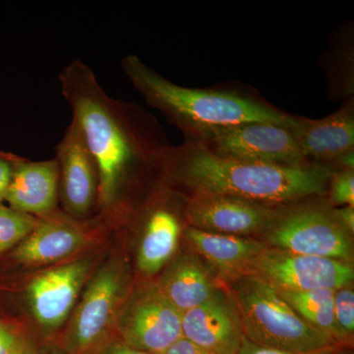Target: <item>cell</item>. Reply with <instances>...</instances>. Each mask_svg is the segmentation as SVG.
<instances>
[{"mask_svg": "<svg viewBox=\"0 0 354 354\" xmlns=\"http://www.w3.org/2000/svg\"><path fill=\"white\" fill-rule=\"evenodd\" d=\"M259 239L272 248L353 264V234L337 220L334 208L323 197L281 205Z\"/></svg>", "mask_w": 354, "mask_h": 354, "instance_id": "ba28073f", "label": "cell"}, {"mask_svg": "<svg viewBox=\"0 0 354 354\" xmlns=\"http://www.w3.org/2000/svg\"><path fill=\"white\" fill-rule=\"evenodd\" d=\"M43 342L31 335L15 354H43Z\"/></svg>", "mask_w": 354, "mask_h": 354, "instance_id": "f546056e", "label": "cell"}, {"mask_svg": "<svg viewBox=\"0 0 354 354\" xmlns=\"http://www.w3.org/2000/svg\"><path fill=\"white\" fill-rule=\"evenodd\" d=\"M31 335L24 324L0 309V354H15Z\"/></svg>", "mask_w": 354, "mask_h": 354, "instance_id": "603a6c76", "label": "cell"}, {"mask_svg": "<svg viewBox=\"0 0 354 354\" xmlns=\"http://www.w3.org/2000/svg\"><path fill=\"white\" fill-rule=\"evenodd\" d=\"M59 82L99 172L97 214L115 220L136 202L147 176L160 178L158 162L169 144L151 113L111 97L82 60L67 64Z\"/></svg>", "mask_w": 354, "mask_h": 354, "instance_id": "6da1fadb", "label": "cell"}, {"mask_svg": "<svg viewBox=\"0 0 354 354\" xmlns=\"http://www.w3.org/2000/svg\"><path fill=\"white\" fill-rule=\"evenodd\" d=\"M335 290L322 288L308 291H277L302 320L329 335L337 344H344L335 325Z\"/></svg>", "mask_w": 354, "mask_h": 354, "instance_id": "ffe728a7", "label": "cell"}, {"mask_svg": "<svg viewBox=\"0 0 354 354\" xmlns=\"http://www.w3.org/2000/svg\"><path fill=\"white\" fill-rule=\"evenodd\" d=\"M39 218L0 203V258L15 248L38 225Z\"/></svg>", "mask_w": 354, "mask_h": 354, "instance_id": "44dd1931", "label": "cell"}, {"mask_svg": "<svg viewBox=\"0 0 354 354\" xmlns=\"http://www.w3.org/2000/svg\"><path fill=\"white\" fill-rule=\"evenodd\" d=\"M59 208L74 220L86 221L99 213V172L82 132L72 120L55 147Z\"/></svg>", "mask_w": 354, "mask_h": 354, "instance_id": "4fadbf2b", "label": "cell"}, {"mask_svg": "<svg viewBox=\"0 0 354 354\" xmlns=\"http://www.w3.org/2000/svg\"><path fill=\"white\" fill-rule=\"evenodd\" d=\"M4 202L14 209L38 218L60 211L55 158L39 162L23 158L14 171Z\"/></svg>", "mask_w": 354, "mask_h": 354, "instance_id": "e0dca14e", "label": "cell"}, {"mask_svg": "<svg viewBox=\"0 0 354 354\" xmlns=\"http://www.w3.org/2000/svg\"><path fill=\"white\" fill-rule=\"evenodd\" d=\"M290 130L307 162L332 165L337 158L354 151L353 100L320 120L297 116Z\"/></svg>", "mask_w": 354, "mask_h": 354, "instance_id": "2e32d148", "label": "cell"}, {"mask_svg": "<svg viewBox=\"0 0 354 354\" xmlns=\"http://www.w3.org/2000/svg\"><path fill=\"white\" fill-rule=\"evenodd\" d=\"M91 354H152L146 353V351H139L131 346H127L124 342L120 341V339H111L106 344H102L99 348L95 349Z\"/></svg>", "mask_w": 354, "mask_h": 354, "instance_id": "484cf974", "label": "cell"}, {"mask_svg": "<svg viewBox=\"0 0 354 354\" xmlns=\"http://www.w3.org/2000/svg\"><path fill=\"white\" fill-rule=\"evenodd\" d=\"M335 171L324 164L281 167L242 162L186 141L165 147L158 162L160 180L174 189L187 191L189 196L228 195L269 205L325 196Z\"/></svg>", "mask_w": 354, "mask_h": 354, "instance_id": "7a4b0ae2", "label": "cell"}, {"mask_svg": "<svg viewBox=\"0 0 354 354\" xmlns=\"http://www.w3.org/2000/svg\"><path fill=\"white\" fill-rule=\"evenodd\" d=\"M183 313L153 281L133 283L115 324V337L127 346L164 354L183 337Z\"/></svg>", "mask_w": 354, "mask_h": 354, "instance_id": "8fae6325", "label": "cell"}, {"mask_svg": "<svg viewBox=\"0 0 354 354\" xmlns=\"http://www.w3.org/2000/svg\"><path fill=\"white\" fill-rule=\"evenodd\" d=\"M118 227V221L100 214L78 221L58 211L39 218L31 234L0 258V279L46 269L108 245Z\"/></svg>", "mask_w": 354, "mask_h": 354, "instance_id": "52a82bcc", "label": "cell"}, {"mask_svg": "<svg viewBox=\"0 0 354 354\" xmlns=\"http://www.w3.org/2000/svg\"><path fill=\"white\" fill-rule=\"evenodd\" d=\"M164 354H213L205 351L199 346H195L192 342L181 337L176 344H172Z\"/></svg>", "mask_w": 354, "mask_h": 354, "instance_id": "83f0119b", "label": "cell"}, {"mask_svg": "<svg viewBox=\"0 0 354 354\" xmlns=\"http://www.w3.org/2000/svg\"><path fill=\"white\" fill-rule=\"evenodd\" d=\"M111 242L62 264L0 279V309L24 324L39 342H55Z\"/></svg>", "mask_w": 354, "mask_h": 354, "instance_id": "277c9868", "label": "cell"}, {"mask_svg": "<svg viewBox=\"0 0 354 354\" xmlns=\"http://www.w3.org/2000/svg\"><path fill=\"white\" fill-rule=\"evenodd\" d=\"M313 354H354V353L353 346L334 344V346H330L329 348H324Z\"/></svg>", "mask_w": 354, "mask_h": 354, "instance_id": "4dcf8cb0", "label": "cell"}, {"mask_svg": "<svg viewBox=\"0 0 354 354\" xmlns=\"http://www.w3.org/2000/svg\"><path fill=\"white\" fill-rule=\"evenodd\" d=\"M181 327L184 339L213 354H237L243 339L241 314L227 286L184 312Z\"/></svg>", "mask_w": 354, "mask_h": 354, "instance_id": "9a60e30c", "label": "cell"}, {"mask_svg": "<svg viewBox=\"0 0 354 354\" xmlns=\"http://www.w3.org/2000/svg\"><path fill=\"white\" fill-rule=\"evenodd\" d=\"M237 354H298L290 351H281V349L268 348V346H259L254 342L248 341L243 337L241 348Z\"/></svg>", "mask_w": 354, "mask_h": 354, "instance_id": "4316f807", "label": "cell"}, {"mask_svg": "<svg viewBox=\"0 0 354 354\" xmlns=\"http://www.w3.org/2000/svg\"><path fill=\"white\" fill-rule=\"evenodd\" d=\"M327 194L333 208L354 207V171L335 169L328 184Z\"/></svg>", "mask_w": 354, "mask_h": 354, "instance_id": "cb8c5ba5", "label": "cell"}, {"mask_svg": "<svg viewBox=\"0 0 354 354\" xmlns=\"http://www.w3.org/2000/svg\"><path fill=\"white\" fill-rule=\"evenodd\" d=\"M281 206L228 195L194 194L187 197L184 218L187 227L202 232L259 239Z\"/></svg>", "mask_w": 354, "mask_h": 354, "instance_id": "5bb4252c", "label": "cell"}, {"mask_svg": "<svg viewBox=\"0 0 354 354\" xmlns=\"http://www.w3.org/2000/svg\"><path fill=\"white\" fill-rule=\"evenodd\" d=\"M250 274L278 291L337 290L351 285L353 263L267 247L251 261Z\"/></svg>", "mask_w": 354, "mask_h": 354, "instance_id": "7c38bea8", "label": "cell"}, {"mask_svg": "<svg viewBox=\"0 0 354 354\" xmlns=\"http://www.w3.org/2000/svg\"><path fill=\"white\" fill-rule=\"evenodd\" d=\"M121 68L147 104L179 128L184 137L212 128L255 121L274 123L290 129L297 118L264 100L237 91L176 85L137 55L122 58Z\"/></svg>", "mask_w": 354, "mask_h": 354, "instance_id": "3957f363", "label": "cell"}, {"mask_svg": "<svg viewBox=\"0 0 354 354\" xmlns=\"http://www.w3.org/2000/svg\"><path fill=\"white\" fill-rule=\"evenodd\" d=\"M183 234L195 254L208 262L225 283L245 274L251 261L268 247L257 237L212 234L187 225Z\"/></svg>", "mask_w": 354, "mask_h": 354, "instance_id": "ac0fdd59", "label": "cell"}, {"mask_svg": "<svg viewBox=\"0 0 354 354\" xmlns=\"http://www.w3.org/2000/svg\"><path fill=\"white\" fill-rule=\"evenodd\" d=\"M23 158L15 153L0 151V203H4L14 171Z\"/></svg>", "mask_w": 354, "mask_h": 354, "instance_id": "d4e9b609", "label": "cell"}, {"mask_svg": "<svg viewBox=\"0 0 354 354\" xmlns=\"http://www.w3.org/2000/svg\"><path fill=\"white\" fill-rule=\"evenodd\" d=\"M133 283L127 254L120 243L111 242L53 344L66 354H91L114 339L116 321Z\"/></svg>", "mask_w": 354, "mask_h": 354, "instance_id": "5b68a950", "label": "cell"}, {"mask_svg": "<svg viewBox=\"0 0 354 354\" xmlns=\"http://www.w3.org/2000/svg\"><path fill=\"white\" fill-rule=\"evenodd\" d=\"M334 213L342 225L354 234V207L344 206L334 208Z\"/></svg>", "mask_w": 354, "mask_h": 354, "instance_id": "f1b7e54d", "label": "cell"}, {"mask_svg": "<svg viewBox=\"0 0 354 354\" xmlns=\"http://www.w3.org/2000/svg\"><path fill=\"white\" fill-rule=\"evenodd\" d=\"M187 197L158 179L141 203L136 201L125 216L139 227L136 267L143 278L160 274L176 255L183 235Z\"/></svg>", "mask_w": 354, "mask_h": 354, "instance_id": "9c48e42d", "label": "cell"}, {"mask_svg": "<svg viewBox=\"0 0 354 354\" xmlns=\"http://www.w3.org/2000/svg\"><path fill=\"white\" fill-rule=\"evenodd\" d=\"M225 283L248 341L298 354H313L339 344L302 320L278 291L253 274H242Z\"/></svg>", "mask_w": 354, "mask_h": 354, "instance_id": "8992f818", "label": "cell"}, {"mask_svg": "<svg viewBox=\"0 0 354 354\" xmlns=\"http://www.w3.org/2000/svg\"><path fill=\"white\" fill-rule=\"evenodd\" d=\"M156 283L181 313L204 304L221 288L196 254L193 253H181L172 258Z\"/></svg>", "mask_w": 354, "mask_h": 354, "instance_id": "d6986e66", "label": "cell"}, {"mask_svg": "<svg viewBox=\"0 0 354 354\" xmlns=\"http://www.w3.org/2000/svg\"><path fill=\"white\" fill-rule=\"evenodd\" d=\"M185 141L214 155L242 162L281 167L311 164L302 155L290 130L271 122L255 121L212 128L186 136Z\"/></svg>", "mask_w": 354, "mask_h": 354, "instance_id": "30bf717a", "label": "cell"}, {"mask_svg": "<svg viewBox=\"0 0 354 354\" xmlns=\"http://www.w3.org/2000/svg\"><path fill=\"white\" fill-rule=\"evenodd\" d=\"M43 354H66L62 348H58L57 344L53 342L50 344H44Z\"/></svg>", "mask_w": 354, "mask_h": 354, "instance_id": "1f68e13d", "label": "cell"}, {"mask_svg": "<svg viewBox=\"0 0 354 354\" xmlns=\"http://www.w3.org/2000/svg\"><path fill=\"white\" fill-rule=\"evenodd\" d=\"M334 314L335 325L342 344L353 346L354 337L353 283L335 290Z\"/></svg>", "mask_w": 354, "mask_h": 354, "instance_id": "7402d4cb", "label": "cell"}]
</instances>
